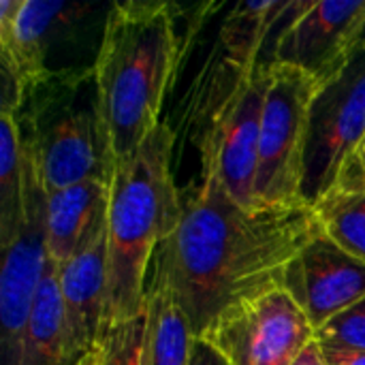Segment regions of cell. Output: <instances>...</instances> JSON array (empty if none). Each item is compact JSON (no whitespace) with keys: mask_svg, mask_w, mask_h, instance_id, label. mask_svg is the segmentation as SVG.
Masks as SVG:
<instances>
[{"mask_svg":"<svg viewBox=\"0 0 365 365\" xmlns=\"http://www.w3.org/2000/svg\"><path fill=\"white\" fill-rule=\"evenodd\" d=\"M272 66L261 62L220 98L205 133L203 167L242 207L255 210V178Z\"/></svg>","mask_w":365,"mask_h":365,"instance_id":"ba28073f","label":"cell"},{"mask_svg":"<svg viewBox=\"0 0 365 365\" xmlns=\"http://www.w3.org/2000/svg\"><path fill=\"white\" fill-rule=\"evenodd\" d=\"M26 182V148L19 109L2 105L0 120V246L19 227Z\"/></svg>","mask_w":365,"mask_h":365,"instance_id":"e0dca14e","label":"cell"},{"mask_svg":"<svg viewBox=\"0 0 365 365\" xmlns=\"http://www.w3.org/2000/svg\"><path fill=\"white\" fill-rule=\"evenodd\" d=\"M197 340L229 365H293L317 331L295 299L276 289L231 308Z\"/></svg>","mask_w":365,"mask_h":365,"instance_id":"8992f818","label":"cell"},{"mask_svg":"<svg viewBox=\"0 0 365 365\" xmlns=\"http://www.w3.org/2000/svg\"><path fill=\"white\" fill-rule=\"evenodd\" d=\"M321 351L327 365H365V353L361 351L334 349V346H321Z\"/></svg>","mask_w":365,"mask_h":365,"instance_id":"603a6c76","label":"cell"},{"mask_svg":"<svg viewBox=\"0 0 365 365\" xmlns=\"http://www.w3.org/2000/svg\"><path fill=\"white\" fill-rule=\"evenodd\" d=\"M79 365H101V355H98V353H94V355H90L86 361H81Z\"/></svg>","mask_w":365,"mask_h":365,"instance_id":"484cf974","label":"cell"},{"mask_svg":"<svg viewBox=\"0 0 365 365\" xmlns=\"http://www.w3.org/2000/svg\"><path fill=\"white\" fill-rule=\"evenodd\" d=\"M365 38V0L302 2L280 28L269 64L297 68L319 83L336 77Z\"/></svg>","mask_w":365,"mask_h":365,"instance_id":"9c48e42d","label":"cell"},{"mask_svg":"<svg viewBox=\"0 0 365 365\" xmlns=\"http://www.w3.org/2000/svg\"><path fill=\"white\" fill-rule=\"evenodd\" d=\"M173 143L171 126L160 122L133 156L111 169L103 336L145 310L152 257L182 222L184 205L171 167Z\"/></svg>","mask_w":365,"mask_h":365,"instance_id":"3957f363","label":"cell"},{"mask_svg":"<svg viewBox=\"0 0 365 365\" xmlns=\"http://www.w3.org/2000/svg\"><path fill=\"white\" fill-rule=\"evenodd\" d=\"M60 293L79 357L98 353L107 306V214L68 261L58 265Z\"/></svg>","mask_w":365,"mask_h":365,"instance_id":"4fadbf2b","label":"cell"},{"mask_svg":"<svg viewBox=\"0 0 365 365\" xmlns=\"http://www.w3.org/2000/svg\"><path fill=\"white\" fill-rule=\"evenodd\" d=\"M64 2L2 0L0 2V56L4 75L2 105L21 109L24 101L49 79L47 45L51 30L64 19Z\"/></svg>","mask_w":365,"mask_h":365,"instance_id":"8fae6325","label":"cell"},{"mask_svg":"<svg viewBox=\"0 0 365 365\" xmlns=\"http://www.w3.org/2000/svg\"><path fill=\"white\" fill-rule=\"evenodd\" d=\"M86 359L73 346L60 293L58 263L49 259L24 334L21 365H79Z\"/></svg>","mask_w":365,"mask_h":365,"instance_id":"2e32d148","label":"cell"},{"mask_svg":"<svg viewBox=\"0 0 365 365\" xmlns=\"http://www.w3.org/2000/svg\"><path fill=\"white\" fill-rule=\"evenodd\" d=\"M293 365H327L325 364V357H323V351H321V344L314 340L297 359Z\"/></svg>","mask_w":365,"mask_h":365,"instance_id":"d4e9b609","label":"cell"},{"mask_svg":"<svg viewBox=\"0 0 365 365\" xmlns=\"http://www.w3.org/2000/svg\"><path fill=\"white\" fill-rule=\"evenodd\" d=\"M365 186V139L361 145L357 148V152L351 156V160L344 167V173L338 182V186Z\"/></svg>","mask_w":365,"mask_h":365,"instance_id":"7402d4cb","label":"cell"},{"mask_svg":"<svg viewBox=\"0 0 365 365\" xmlns=\"http://www.w3.org/2000/svg\"><path fill=\"white\" fill-rule=\"evenodd\" d=\"M269 66L272 75L265 94L255 178V207H289L306 203L302 186L310 109L321 83L297 68Z\"/></svg>","mask_w":365,"mask_h":365,"instance_id":"277c9868","label":"cell"},{"mask_svg":"<svg viewBox=\"0 0 365 365\" xmlns=\"http://www.w3.org/2000/svg\"><path fill=\"white\" fill-rule=\"evenodd\" d=\"M321 233L346 255L365 263V186H336L312 205Z\"/></svg>","mask_w":365,"mask_h":365,"instance_id":"d6986e66","label":"cell"},{"mask_svg":"<svg viewBox=\"0 0 365 365\" xmlns=\"http://www.w3.org/2000/svg\"><path fill=\"white\" fill-rule=\"evenodd\" d=\"M282 289L319 331L364 299L365 263L340 250L325 235H319L287 267Z\"/></svg>","mask_w":365,"mask_h":365,"instance_id":"7c38bea8","label":"cell"},{"mask_svg":"<svg viewBox=\"0 0 365 365\" xmlns=\"http://www.w3.org/2000/svg\"><path fill=\"white\" fill-rule=\"evenodd\" d=\"M319 235L312 205L246 210L203 167L178 231L156 252L154 280L169 291L199 338L231 308L282 289L287 267Z\"/></svg>","mask_w":365,"mask_h":365,"instance_id":"6da1fadb","label":"cell"},{"mask_svg":"<svg viewBox=\"0 0 365 365\" xmlns=\"http://www.w3.org/2000/svg\"><path fill=\"white\" fill-rule=\"evenodd\" d=\"M321 346L365 353V297L317 331Z\"/></svg>","mask_w":365,"mask_h":365,"instance_id":"44dd1931","label":"cell"},{"mask_svg":"<svg viewBox=\"0 0 365 365\" xmlns=\"http://www.w3.org/2000/svg\"><path fill=\"white\" fill-rule=\"evenodd\" d=\"M365 139V38L351 62L321 83L312 109L302 197L317 205L340 182L346 163Z\"/></svg>","mask_w":365,"mask_h":365,"instance_id":"5b68a950","label":"cell"},{"mask_svg":"<svg viewBox=\"0 0 365 365\" xmlns=\"http://www.w3.org/2000/svg\"><path fill=\"white\" fill-rule=\"evenodd\" d=\"M190 365H229L212 346H207L205 342L197 340L195 342V351H192V364Z\"/></svg>","mask_w":365,"mask_h":365,"instance_id":"cb8c5ba5","label":"cell"},{"mask_svg":"<svg viewBox=\"0 0 365 365\" xmlns=\"http://www.w3.org/2000/svg\"><path fill=\"white\" fill-rule=\"evenodd\" d=\"M24 141L32 154L45 192H58L86 180H111V160L103 137L96 101L90 107L43 109ZM24 130V128H21Z\"/></svg>","mask_w":365,"mask_h":365,"instance_id":"30bf717a","label":"cell"},{"mask_svg":"<svg viewBox=\"0 0 365 365\" xmlns=\"http://www.w3.org/2000/svg\"><path fill=\"white\" fill-rule=\"evenodd\" d=\"M101 365H150V308L115 325L101 340Z\"/></svg>","mask_w":365,"mask_h":365,"instance_id":"ffe728a7","label":"cell"},{"mask_svg":"<svg viewBox=\"0 0 365 365\" xmlns=\"http://www.w3.org/2000/svg\"><path fill=\"white\" fill-rule=\"evenodd\" d=\"M150 308V365H190L195 351V331L169 295V291L152 280L148 287Z\"/></svg>","mask_w":365,"mask_h":365,"instance_id":"ac0fdd59","label":"cell"},{"mask_svg":"<svg viewBox=\"0 0 365 365\" xmlns=\"http://www.w3.org/2000/svg\"><path fill=\"white\" fill-rule=\"evenodd\" d=\"M109 182L94 178L58 192H45V237L47 255L53 263L62 265L68 261L107 214Z\"/></svg>","mask_w":365,"mask_h":365,"instance_id":"5bb4252c","label":"cell"},{"mask_svg":"<svg viewBox=\"0 0 365 365\" xmlns=\"http://www.w3.org/2000/svg\"><path fill=\"white\" fill-rule=\"evenodd\" d=\"M180 62L171 4H111L94 62V101L111 167L133 156L160 126V109Z\"/></svg>","mask_w":365,"mask_h":365,"instance_id":"7a4b0ae2","label":"cell"},{"mask_svg":"<svg viewBox=\"0 0 365 365\" xmlns=\"http://www.w3.org/2000/svg\"><path fill=\"white\" fill-rule=\"evenodd\" d=\"M299 6V0H269V2H242L235 4L222 21L220 47L222 66L229 68L231 79L237 83L250 75L263 60L259 58L269 32L287 21Z\"/></svg>","mask_w":365,"mask_h":365,"instance_id":"9a60e30c","label":"cell"},{"mask_svg":"<svg viewBox=\"0 0 365 365\" xmlns=\"http://www.w3.org/2000/svg\"><path fill=\"white\" fill-rule=\"evenodd\" d=\"M26 148V182L19 227L2 246L0 272V327L2 365H21L24 334L49 261L45 237V188L32 154Z\"/></svg>","mask_w":365,"mask_h":365,"instance_id":"52a82bcc","label":"cell"}]
</instances>
